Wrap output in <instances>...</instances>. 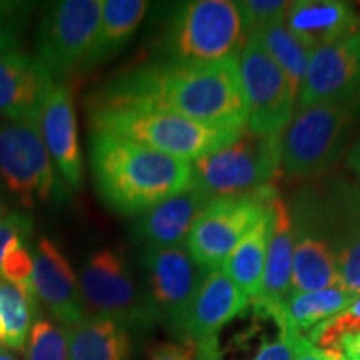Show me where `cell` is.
<instances>
[{
  "instance_id": "obj_22",
  "label": "cell",
  "mask_w": 360,
  "mask_h": 360,
  "mask_svg": "<svg viewBox=\"0 0 360 360\" xmlns=\"http://www.w3.org/2000/svg\"><path fill=\"white\" fill-rule=\"evenodd\" d=\"M285 25L315 51L359 32L360 13L352 4L340 0H295L287 8Z\"/></svg>"
},
{
  "instance_id": "obj_6",
  "label": "cell",
  "mask_w": 360,
  "mask_h": 360,
  "mask_svg": "<svg viewBox=\"0 0 360 360\" xmlns=\"http://www.w3.org/2000/svg\"><path fill=\"white\" fill-rule=\"evenodd\" d=\"M281 164V134L259 135L245 127L232 143L191 162V186L212 199L250 195L274 186Z\"/></svg>"
},
{
  "instance_id": "obj_25",
  "label": "cell",
  "mask_w": 360,
  "mask_h": 360,
  "mask_svg": "<svg viewBox=\"0 0 360 360\" xmlns=\"http://www.w3.org/2000/svg\"><path fill=\"white\" fill-rule=\"evenodd\" d=\"M355 299L357 295L345 290L344 287L290 292L281 307V322L277 327L281 330H290L305 337L319 323L347 310Z\"/></svg>"
},
{
  "instance_id": "obj_26",
  "label": "cell",
  "mask_w": 360,
  "mask_h": 360,
  "mask_svg": "<svg viewBox=\"0 0 360 360\" xmlns=\"http://www.w3.org/2000/svg\"><path fill=\"white\" fill-rule=\"evenodd\" d=\"M269 238L270 205L267 212L252 225L250 231L242 237V240L222 264L224 272L249 300L259 295L260 285H262Z\"/></svg>"
},
{
  "instance_id": "obj_39",
  "label": "cell",
  "mask_w": 360,
  "mask_h": 360,
  "mask_svg": "<svg viewBox=\"0 0 360 360\" xmlns=\"http://www.w3.org/2000/svg\"><path fill=\"white\" fill-rule=\"evenodd\" d=\"M347 310H349L350 314H354L355 317H359V319H360V295L357 297V299L354 300L352 304L349 305V309H347Z\"/></svg>"
},
{
  "instance_id": "obj_5",
  "label": "cell",
  "mask_w": 360,
  "mask_h": 360,
  "mask_svg": "<svg viewBox=\"0 0 360 360\" xmlns=\"http://www.w3.org/2000/svg\"><path fill=\"white\" fill-rule=\"evenodd\" d=\"M359 117L360 98L297 110L281 132L283 174L314 179L328 172L347 150V141Z\"/></svg>"
},
{
  "instance_id": "obj_23",
  "label": "cell",
  "mask_w": 360,
  "mask_h": 360,
  "mask_svg": "<svg viewBox=\"0 0 360 360\" xmlns=\"http://www.w3.org/2000/svg\"><path fill=\"white\" fill-rule=\"evenodd\" d=\"M148 4L143 0H105L96 37L80 70H90L114 57L132 39L146 17Z\"/></svg>"
},
{
  "instance_id": "obj_1",
  "label": "cell",
  "mask_w": 360,
  "mask_h": 360,
  "mask_svg": "<svg viewBox=\"0 0 360 360\" xmlns=\"http://www.w3.org/2000/svg\"><path fill=\"white\" fill-rule=\"evenodd\" d=\"M92 105H142L220 129H245L247 103L236 58L200 65L152 64L119 75Z\"/></svg>"
},
{
  "instance_id": "obj_31",
  "label": "cell",
  "mask_w": 360,
  "mask_h": 360,
  "mask_svg": "<svg viewBox=\"0 0 360 360\" xmlns=\"http://www.w3.org/2000/svg\"><path fill=\"white\" fill-rule=\"evenodd\" d=\"M290 2L283 0H244L237 2L247 37L265 27L285 22L287 8Z\"/></svg>"
},
{
  "instance_id": "obj_13",
  "label": "cell",
  "mask_w": 360,
  "mask_h": 360,
  "mask_svg": "<svg viewBox=\"0 0 360 360\" xmlns=\"http://www.w3.org/2000/svg\"><path fill=\"white\" fill-rule=\"evenodd\" d=\"M319 219L334 250L340 285L360 295V187L344 179H332L322 191H314Z\"/></svg>"
},
{
  "instance_id": "obj_7",
  "label": "cell",
  "mask_w": 360,
  "mask_h": 360,
  "mask_svg": "<svg viewBox=\"0 0 360 360\" xmlns=\"http://www.w3.org/2000/svg\"><path fill=\"white\" fill-rule=\"evenodd\" d=\"M85 317H105L130 328L157 322L147 294H142L119 250L101 249L89 255L79 277Z\"/></svg>"
},
{
  "instance_id": "obj_32",
  "label": "cell",
  "mask_w": 360,
  "mask_h": 360,
  "mask_svg": "<svg viewBox=\"0 0 360 360\" xmlns=\"http://www.w3.org/2000/svg\"><path fill=\"white\" fill-rule=\"evenodd\" d=\"M30 7L22 2H0V53L19 49L27 12Z\"/></svg>"
},
{
  "instance_id": "obj_30",
  "label": "cell",
  "mask_w": 360,
  "mask_h": 360,
  "mask_svg": "<svg viewBox=\"0 0 360 360\" xmlns=\"http://www.w3.org/2000/svg\"><path fill=\"white\" fill-rule=\"evenodd\" d=\"M0 278L19 287L30 297H35L34 255L27 249V242H17L11 249H7L0 264Z\"/></svg>"
},
{
  "instance_id": "obj_3",
  "label": "cell",
  "mask_w": 360,
  "mask_h": 360,
  "mask_svg": "<svg viewBox=\"0 0 360 360\" xmlns=\"http://www.w3.org/2000/svg\"><path fill=\"white\" fill-rule=\"evenodd\" d=\"M89 127L141 143L186 162H193L232 143L242 130L193 122L172 112L142 105H92Z\"/></svg>"
},
{
  "instance_id": "obj_33",
  "label": "cell",
  "mask_w": 360,
  "mask_h": 360,
  "mask_svg": "<svg viewBox=\"0 0 360 360\" xmlns=\"http://www.w3.org/2000/svg\"><path fill=\"white\" fill-rule=\"evenodd\" d=\"M34 222L29 215L13 210L0 217V264L7 249L17 242H27L32 236Z\"/></svg>"
},
{
  "instance_id": "obj_14",
  "label": "cell",
  "mask_w": 360,
  "mask_h": 360,
  "mask_svg": "<svg viewBox=\"0 0 360 360\" xmlns=\"http://www.w3.org/2000/svg\"><path fill=\"white\" fill-rule=\"evenodd\" d=\"M295 229L292 292L342 287L334 250L323 232L312 188H304L290 207Z\"/></svg>"
},
{
  "instance_id": "obj_36",
  "label": "cell",
  "mask_w": 360,
  "mask_h": 360,
  "mask_svg": "<svg viewBox=\"0 0 360 360\" xmlns=\"http://www.w3.org/2000/svg\"><path fill=\"white\" fill-rule=\"evenodd\" d=\"M332 360H360V332L345 337Z\"/></svg>"
},
{
  "instance_id": "obj_17",
  "label": "cell",
  "mask_w": 360,
  "mask_h": 360,
  "mask_svg": "<svg viewBox=\"0 0 360 360\" xmlns=\"http://www.w3.org/2000/svg\"><path fill=\"white\" fill-rule=\"evenodd\" d=\"M39 130L62 179L70 187L84 184V159L77 135V114L72 90L64 82H56L45 97L39 117Z\"/></svg>"
},
{
  "instance_id": "obj_24",
  "label": "cell",
  "mask_w": 360,
  "mask_h": 360,
  "mask_svg": "<svg viewBox=\"0 0 360 360\" xmlns=\"http://www.w3.org/2000/svg\"><path fill=\"white\" fill-rule=\"evenodd\" d=\"M70 360H130L132 340L129 330L105 317H85L65 328Z\"/></svg>"
},
{
  "instance_id": "obj_34",
  "label": "cell",
  "mask_w": 360,
  "mask_h": 360,
  "mask_svg": "<svg viewBox=\"0 0 360 360\" xmlns=\"http://www.w3.org/2000/svg\"><path fill=\"white\" fill-rule=\"evenodd\" d=\"M299 335L290 330H281L278 339L265 342L249 360H294L295 340Z\"/></svg>"
},
{
  "instance_id": "obj_9",
  "label": "cell",
  "mask_w": 360,
  "mask_h": 360,
  "mask_svg": "<svg viewBox=\"0 0 360 360\" xmlns=\"http://www.w3.org/2000/svg\"><path fill=\"white\" fill-rule=\"evenodd\" d=\"M247 103V129L259 135L281 134L295 114L297 96L274 58L255 35L237 57Z\"/></svg>"
},
{
  "instance_id": "obj_29",
  "label": "cell",
  "mask_w": 360,
  "mask_h": 360,
  "mask_svg": "<svg viewBox=\"0 0 360 360\" xmlns=\"http://www.w3.org/2000/svg\"><path fill=\"white\" fill-rule=\"evenodd\" d=\"M25 360H70L65 328L49 319H35L25 345Z\"/></svg>"
},
{
  "instance_id": "obj_35",
  "label": "cell",
  "mask_w": 360,
  "mask_h": 360,
  "mask_svg": "<svg viewBox=\"0 0 360 360\" xmlns=\"http://www.w3.org/2000/svg\"><path fill=\"white\" fill-rule=\"evenodd\" d=\"M147 360H195L192 342H160L148 347Z\"/></svg>"
},
{
  "instance_id": "obj_42",
  "label": "cell",
  "mask_w": 360,
  "mask_h": 360,
  "mask_svg": "<svg viewBox=\"0 0 360 360\" xmlns=\"http://www.w3.org/2000/svg\"><path fill=\"white\" fill-rule=\"evenodd\" d=\"M357 6H359V8H360V2H357Z\"/></svg>"
},
{
  "instance_id": "obj_28",
  "label": "cell",
  "mask_w": 360,
  "mask_h": 360,
  "mask_svg": "<svg viewBox=\"0 0 360 360\" xmlns=\"http://www.w3.org/2000/svg\"><path fill=\"white\" fill-rule=\"evenodd\" d=\"M257 37L265 52L274 58V62L281 67L287 80H289L295 96H299L300 87L307 74L312 49L300 42L294 34L290 32L285 22L265 27L259 32L252 34Z\"/></svg>"
},
{
  "instance_id": "obj_20",
  "label": "cell",
  "mask_w": 360,
  "mask_h": 360,
  "mask_svg": "<svg viewBox=\"0 0 360 360\" xmlns=\"http://www.w3.org/2000/svg\"><path fill=\"white\" fill-rule=\"evenodd\" d=\"M249 304L222 267L209 269L188 309L180 339L192 344L217 339L219 332L244 314Z\"/></svg>"
},
{
  "instance_id": "obj_38",
  "label": "cell",
  "mask_w": 360,
  "mask_h": 360,
  "mask_svg": "<svg viewBox=\"0 0 360 360\" xmlns=\"http://www.w3.org/2000/svg\"><path fill=\"white\" fill-rule=\"evenodd\" d=\"M347 167L360 180V135L347 150Z\"/></svg>"
},
{
  "instance_id": "obj_10",
  "label": "cell",
  "mask_w": 360,
  "mask_h": 360,
  "mask_svg": "<svg viewBox=\"0 0 360 360\" xmlns=\"http://www.w3.org/2000/svg\"><path fill=\"white\" fill-rule=\"evenodd\" d=\"M276 186L250 195L214 199L193 225L187 238V250L200 267H222L242 237L269 210Z\"/></svg>"
},
{
  "instance_id": "obj_11",
  "label": "cell",
  "mask_w": 360,
  "mask_h": 360,
  "mask_svg": "<svg viewBox=\"0 0 360 360\" xmlns=\"http://www.w3.org/2000/svg\"><path fill=\"white\" fill-rule=\"evenodd\" d=\"M0 182L29 209L56 195L57 175L39 125L0 120Z\"/></svg>"
},
{
  "instance_id": "obj_2",
  "label": "cell",
  "mask_w": 360,
  "mask_h": 360,
  "mask_svg": "<svg viewBox=\"0 0 360 360\" xmlns=\"http://www.w3.org/2000/svg\"><path fill=\"white\" fill-rule=\"evenodd\" d=\"M89 160L98 197L122 215L147 212L192 184L191 162L112 134L90 130Z\"/></svg>"
},
{
  "instance_id": "obj_27",
  "label": "cell",
  "mask_w": 360,
  "mask_h": 360,
  "mask_svg": "<svg viewBox=\"0 0 360 360\" xmlns=\"http://www.w3.org/2000/svg\"><path fill=\"white\" fill-rule=\"evenodd\" d=\"M37 312V299L0 278V347L22 352Z\"/></svg>"
},
{
  "instance_id": "obj_8",
  "label": "cell",
  "mask_w": 360,
  "mask_h": 360,
  "mask_svg": "<svg viewBox=\"0 0 360 360\" xmlns=\"http://www.w3.org/2000/svg\"><path fill=\"white\" fill-rule=\"evenodd\" d=\"M101 0H62L44 12L35 52L56 82L80 69L101 22Z\"/></svg>"
},
{
  "instance_id": "obj_4",
  "label": "cell",
  "mask_w": 360,
  "mask_h": 360,
  "mask_svg": "<svg viewBox=\"0 0 360 360\" xmlns=\"http://www.w3.org/2000/svg\"><path fill=\"white\" fill-rule=\"evenodd\" d=\"M247 42L237 2L193 0L175 8L160 51L165 64L200 65L236 58Z\"/></svg>"
},
{
  "instance_id": "obj_15",
  "label": "cell",
  "mask_w": 360,
  "mask_h": 360,
  "mask_svg": "<svg viewBox=\"0 0 360 360\" xmlns=\"http://www.w3.org/2000/svg\"><path fill=\"white\" fill-rule=\"evenodd\" d=\"M360 98V30L315 49L300 87L299 109Z\"/></svg>"
},
{
  "instance_id": "obj_19",
  "label": "cell",
  "mask_w": 360,
  "mask_h": 360,
  "mask_svg": "<svg viewBox=\"0 0 360 360\" xmlns=\"http://www.w3.org/2000/svg\"><path fill=\"white\" fill-rule=\"evenodd\" d=\"M32 255L35 297L62 328L77 326L85 312L79 281L64 252L52 238L40 237Z\"/></svg>"
},
{
  "instance_id": "obj_40",
  "label": "cell",
  "mask_w": 360,
  "mask_h": 360,
  "mask_svg": "<svg viewBox=\"0 0 360 360\" xmlns=\"http://www.w3.org/2000/svg\"><path fill=\"white\" fill-rule=\"evenodd\" d=\"M6 214H8L7 202H6V199H4L2 193H0V217H4V215H6Z\"/></svg>"
},
{
  "instance_id": "obj_16",
  "label": "cell",
  "mask_w": 360,
  "mask_h": 360,
  "mask_svg": "<svg viewBox=\"0 0 360 360\" xmlns=\"http://www.w3.org/2000/svg\"><path fill=\"white\" fill-rule=\"evenodd\" d=\"M295 229L290 207L281 195L270 200V238L265 260L264 278L259 295L252 299L257 314H262L278 326L281 307L292 292V267H294Z\"/></svg>"
},
{
  "instance_id": "obj_37",
  "label": "cell",
  "mask_w": 360,
  "mask_h": 360,
  "mask_svg": "<svg viewBox=\"0 0 360 360\" xmlns=\"http://www.w3.org/2000/svg\"><path fill=\"white\" fill-rule=\"evenodd\" d=\"M294 360H328L319 352L304 335H299L295 340Z\"/></svg>"
},
{
  "instance_id": "obj_12",
  "label": "cell",
  "mask_w": 360,
  "mask_h": 360,
  "mask_svg": "<svg viewBox=\"0 0 360 360\" xmlns=\"http://www.w3.org/2000/svg\"><path fill=\"white\" fill-rule=\"evenodd\" d=\"M142 262L147 270V297L157 322L180 337L207 269L191 257L187 247H146Z\"/></svg>"
},
{
  "instance_id": "obj_41",
  "label": "cell",
  "mask_w": 360,
  "mask_h": 360,
  "mask_svg": "<svg viewBox=\"0 0 360 360\" xmlns=\"http://www.w3.org/2000/svg\"><path fill=\"white\" fill-rule=\"evenodd\" d=\"M0 360H19V359L13 357L12 354H8V352H6V350L0 349Z\"/></svg>"
},
{
  "instance_id": "obj_21",
  "label": "cell",
  "mask_w": 360,
  "mask_h": 360,
  "mask_svg": "<svg viewBox=\"0 0 360 360\" xmlns=\"http://www.w3.org/2000/svg\"><path fill=\"white\" fill-rule=\"evenodd\" d=\"M212 200L191 186L141 214L134 225V237L146 247H184L193 225Z\"/></svg>"
},
{
  "instance_id": "obj_18",
  "label": "cell",
  "mask_w": 360,
  "mask_h": 360,
  "mask_svg": "<svg viewBox=\"0 0 360 360\" xmlns=\"http://www.w3.org/2000/svg\"><path fill=\"white\" fill-rule=\"evenodd\" d=\"M56 80L37 57L15 49L0 53V117L39 125L40 110Z\"/></svg>"
}]
</instances>
